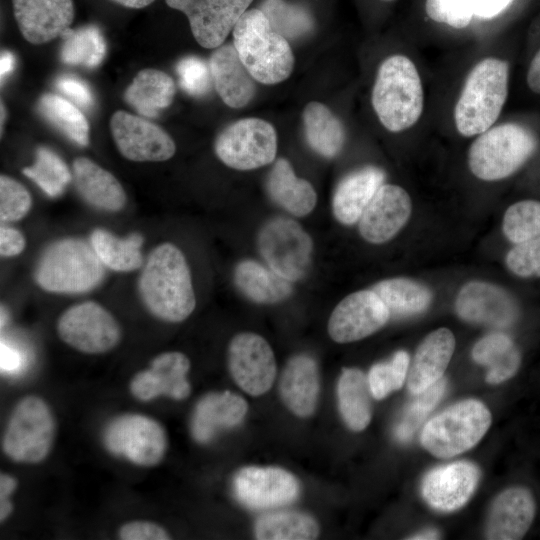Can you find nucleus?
Returning a JSON list of instances; mask_svg holds the SVG:
<instances>
[{"label": "nucleus", "mask_w": 540, "mask_h": 540, "mask_svg": "<svg viewBox=\"0 0 540 540\" xmlns=\"http://www.w3.org/2000/svg\"><path fill=\"white\" fill-rule=\"evenodd\" d=\"M102 442L116 457L145 468L162 462L168 449V436L155 418L128 412L113 417L104 427Z\"/></svg>", "instance_id": "nucleus-9"}, {"label": "nucleus", "mask_w": 540, "mask_h": 540, "mask_svg": "<svg viewBox=\"0 0 540 540\" xmlns=\"http://www.w3.org/2000/svg\"><path fill=\"white\" fill-rule=\"evenodd\" d=\"M266 185L271 199L295 216H305L315 208L317 195L314 187L297 177L286 159L280 158L275 162Z\"/></svg>", "instance_id": "nucleus-30"}, {"label": "nucleus", "mask_w": 540, "mask_h": 540, "mask_svg": "<svg viewBox=\"0 0 540 540\" xmlns=\"http://www.w3.org/2000/svg\"><path fill=\"white\" fill-rule=\"evenodd\" d=\"M15 66V57L12 52L4 50L1 52L0 57V77L1 82L8 77Z\"/></svg>", "instance_id": "nucleus-57"}, {"label": "nucleus", "mask_w": 540, "mask_h": 540, "mask_svg": "<svg viewBox=\"0 0 540 540\" xmlns=\"http://www.w3.org/2000/svg\"><path fill=\"white\" fill-rule=\"evenodd\" d=\"M258 249L268 266L289 281L301 279L311 262L313 242L294 220L276 217L258 233Z\"/></svg>", "instance_id": "nucleus-11"}, {"label": "nucleus", "mask_w": 540, "mask_h": 540, "mask_svg": "<svg viewBox=\"0 0 540 540\" xmlns=\"http://www.w3.org/2000/svg\"><path fill=\"white\" fill-rule=\"evenodd\" d=\"M143 236L131 233L118 237L105 229H95L90 235V244L105 267L116 272H130L143 264Z\"/></svg>", "instance_id": "nucleus-36"}, {"label": "nucleus", "mask_w": 540, "mask_h": 540, "mask_svg": "<svg viewBox=\"0 0 540 540\" xmlns=\"http://www.w3.org/2000/svg\"><path fill=\"white\" fill-rule=\"evenodd\" d=\"M371 103L386 130L399 133L416 126L425 106L424 82L416 62L402 53L386 57L376 73Z\"/></svg>", "instance_id": "nucleus-4"}, {"label": "nucleus", "mask_w": 540, "mask_h": 540, "mask_svg": "<svg viewBox=\"0 0 540 540\" xmlns=\"http://www.w3.org/2000/svg\"><path fill=\"white\" fill-rule=\"evenodd\" d=\"M491 421V413L482 402L464 400L431 418L422 429L420 442L436 457L456 456L474 447Z\"/></svg>", "instance_id": "nucleus-8"}, {"label": "nucleus", "mask_w": 540, "mask_h": 540, "mask_svg": "<svg viewBox=\"0 0 540 540\" xmlns=\"http://www.w3.org/2000/svg\"><path fill=\"white\" fill-rule=\"evenodd\" d=\"M440 538L439 533L436 530H424L422 532H419L412 537H409L408 539H414V540H427V539H438Z\"/></svg>", "instance_id": "nucleus-59"}, {"label": "nucleus", "mask_w": 540, "mask_h": 540, "mask_svg": "<svg viewBox=\"0 0 540 540\" xmlns=\"http://www.w3.org/2000/svg\"><path fill=\"white\" fill-rule=\"evenodd\" d=\"M214 87L231 108L247 105L255 95V79L241 61L233 44L215 48L209 58Z\"/></svg>", "instance_id": "nucleus-24"}, {"label": "nucleus", "mask_w": 540, "mask_h": 540, "mask_svg": "<svg viewBox=\"0 0 540 540\" xmlns=\"http://www.w3.org/2000/svg\"><path fill=\"white\" fill-rule=\"evenodd\" d=\"M40 114L62 134L80 146L89 143V123L80 108L70 100L46 93L38 101Z\"/></svg>", "instance_id": "nucleus-38"}, {"label": "nucleus", "mask_w": 540, "mask_h": 540, "mask_svg": "<svg viewBox=\"0 0 540 540\" xmlns=\"http://www.w3.org/2000/svg\"><path fill=\"white\" fill-rule=\"evenodd\" d=\"M385 177V172L375 166H366L346 175L338 183L333 195L332 210L335 218L344 225L358 222Z\"/></svg>", "instance_id": "nucleus-29"}, {"label": "nucleus", "mask_w": 540, "mask_h": 540, "mask_svg": "<svg viewBox=\"0 0 540 540\" xmlns=\"http://www.w3.org/2000/svg\"><path fill=\"white\" fill-rule=\"evenodd\" d=\"M299 488L291 473L276 467H245L234 478L237 498L253 509L287 505L296 500Z\"/></svg>", "instance_id": "nucleus-18"}, {"label": "nucleus", "mask_w": 540, "mask_h": 540, "mask_svg": "<svg viewBox=\"0 0 540 540\" xmlns=\"http://www.w3.org/2000/svg\"><path fill=\"white\" fill-rule=\"evenodd\" d=\"M232 31L233 45L257 82L276 84L290 76L294 56L288 40L272 28L260 9L247 10Z\"/></svg>", "instance_id": "nucleus-6"}, {"label": "nucleus", "mask_w": 540, "mask_h": 540, "mask_svg": "<svg viewBox=\"0 0 540 540\" xmlns=\"http://www.w3.org/2000/svg\"><path fill=\"white\" fill-rule=\"evenodd\" d=\"M111 1L127 8L140 9V8H144L150 5L155 0H111Z\"/></svg>", "instance_id": "nucleus-58"}, {"label": "nucleus", "mask_w": 540, "mask_h": 540, "mask_svg": "<svg viewBox=\"0 0 540 540\" xmlns=\"http://www.w3.org/2000/svg\"><path fill=\"white\" fill-rule=\"evenodd\" d=\"M502 230L514 244L540 236V201L525 199L510 205L503 217Z\"/></svg>", "instance_id": "nucleus-43"}, {"label": "nucleus", "mask_w": 540, "mask_h": 540, "mask_svg": "<svg viewBox=\"0 0 540 540\" xmlns=\"http://www.w3.org/2000/svg\"><path fill=\"white\" fill-rule=\"evenodd\" d=\"M536 504L525 487H511L494 500L486 524V538L518 540L528 532L535 517Z\"/></svg>", "instance_id": "nucleus-23"}, {"label": "nucleus", "mask_w": 540, "mask_h": 540, "mask_svg": "<svg viewBox=\"0 0 540 540\" xmlns=\"http://www.w3.org/2000/svg\"><path fill=\"white\" fill-rule=\"evenodd\" d=\"M475 362L488 367L486 381L502 383L513 377L521 364V354L513 340L506 334L496 332L481 338L472 349Z\"/></svg>", "instance_id": "nucleus-34"}, {"label": "nucleus", "mask_w": 540, "mask_h": 540, "mask_svg": "<svg viewBox=\"0 0 540 540\" xmlns=\"http://www.w3.org/2000/svg\"><path fill=\"white\" fill-rule=\"evenodd\" d=\"M513 0H473L474 16L492 19L502 13Z\"/></svg>", "instance_id": "nucleus-55"}, {"label": "nucleus", "mask_w": 540, "mask_h": 540, "mask_svg": "<svg viewBox=\"0 0 540 540\" xmlns=\"http://www.w3.org/2000/svg\"><path fill=\"white\" fill-rule=\"evenodd\" d=\"M118 537L122 540H167L171 538L163 526L144 520L124 523L118 530Z\"/></svg>", "instance_id": "nucleus-51"}, {"label": "nucleus", "mask_w": 540, "mask_h": 540, "mask_svg": "<svg viewBox=\"0 0 540 540\" xmlns=\"http://www.w3.org/2000/svg\"><path fill=\"white\" fill-rule=\"evenodd\" d=\"M512 64L503 55H486L468 70L452 111L462 137L474 138L496 124L507 102Z\"/></svg>", "instance_id": "nucleus-2"}, {"label": "nucleus", "mask_w": 540, "mask_h": 540, "mask_svg": "<svg viewBox=\"0 0 540 540\" xmlns=\"http://www.w3.org/2000/svg\"><path fill=\"white\" fill-rule=\"evenodd\" d=\"M307 143L318 154L335 157L343 148L345 129L340 119L324 104L309 102L303 111Z\"/></svg>", "instance_id": "nucleus-35"}, {"label": "nucleus", "mask_w": 540, "mask_h": 540, "mask_svg": "<svg viewBox=\"0 0 540 540\" xmlns=\"http://www.w3.org/2000/svg\"><path fill=\"white\" fill-rule=\"evenodd\" d=\"M409 365V354L400 350L388 362L372 366L367 377L373 397L380 400L400 389L407 378Z\"/></svg>", "instance_id": "nucleus-45"}, {"label": "nucleus", "mask_w": 540, "mask_h": 540, "mask_svg": "<svg viewBox=\"0 0 540 540\" xmlns=\"http://www.w3.org/2000/svg\"><path fill=\"white\" fill-rule=\"evenodd\" d=\"M26 247L24 235L16 228L4 225L0 228V254L2 257L17 256Z\"/></svg>", "instance_id": "nucleus-53"}, {"label": "nucleus", "mask_w": 540, "mask_h": 540, "mask_svg": "<svg viewBox=\"0 0 540 540\" xmlns=\"http://www.w3.org/2000/svg\"><path fill=\"white\" fill-rule=\"evenodd\" d=\"M60 59L68 65L95 68L103 61L107 45L101 30L95 25L68 28L62 35Z\"/></svg>", "instance_id": "nucleus-39"}, {"label": "nucleus", "mask_w": 540, "mask_h": 540, "mask_svg": "<svg viewBox=\"0 0 540 540\" xmlns=\"http://www.w3.org/2000/svg\"><path fill=\"white\" fill-rule=\"evenodd\" d=\"M260 10L272 28L288 41L308 35L314 27L311 14L300 5L284 0H264Z\"/></svg>", "instance_id": "nucleus-42"}, {"label": "nucleus", "mask_w": 540, "mask_h": 540, "mask_svg": "<svg viewBox=\"0 0 540 540\" xmlns=\"http://www.w3.org/2000/svg\"><path fill=\"white\" fill-rule=\"evenodd\" d=\"M539 146L540 119L536 115L497 122L474 137L468 150V167L480 180H502L518 172Z\"/></svg>", "instance_id": "nucleus-3"}, {"label": "nucleus", "mask_w": 540, "mask_h": 540, "mask_svg": "<svg viewBox=\"0 0 540 540\" xmlns=\"http://www.w3.org/2000/svg\"><path fill=\"white\" fill-rule=\"evenodd\" d=\"M176 72L181 88L192 96L205 95L213 82L209 63L198 56L190 55L180 59Z\"/></svg>", "instance_id": "nucleus-48"}, {"label": "nucleus", "mask_w": 540, "mask_h": 540, "mask_svg": "<svg viewBox=\"0 0 540 540\" xmlns=\"http://www.w3.org/2000/svg\"><path fill=\"white\" fill-rule=\"evenodd\" d=\"M20 365L19 353L8 347L3 342L1 343V367L4 370L12 371Z\"/></svg>", "instance_id": "nucleus-56"}, {"label": "nucleus", "mask_w": 540, "mask_h": 540, "mask_svg": "<svg viewBox=\"0 0 540 540\" xmlns=\"http://www.w3.org/2000/svg\"><path fill=\"white\" fill-rule=\"evenodd\" d=\"M506 266L520 278L540 277V236L512 247L506 255Z\"/></svg>", "instance_id": "nucleus-49"}, {"label": "nucleus", "mask_w": 540, "mask_h": 540, "mask_svg": "<svg viewBox=\"0 0 540 540\" xmlns=\"http://www.w3.org/2000/svg\"><path fill=\"white\" fill-rule=\"evenodd\" d=\"M189 370L190 361L185 354L178 351L160 353L151 360L149 367L131 378L130 393L142 402L160 396L174 400L186 399L191 393L187 379Z\"/></svg>", "instance_id": "nucleus-17"}, {"label": "nucleus", "mask_w": 540, "mask_h": 540, "mask_svg": "<svg viewBox=\"0 0 540 540\" xmlns=\"http://www.w3.org/2000/svg\"><path fill=\"white\" fill-rule=\"evenodd\" d=\"M59 338L72 349L90 355L113 350L121 341L122 329L112 313L95 301L67 308L58 318Z\"/></svg>", "instance_id": "nucleus-10"}, {"label": "nucleus", "mask_w": 540, "mask_h": 540, "mask_svg": "<svg viewBox=\"0 0 540 540\" xmlns=\"http://www.w3.org/2000/svg\"><path fill=\"white\" fill-rule=\"evenodd\" d=\"M247 409L246 401L230 391L208 393L195 406L191 434L197 442L207 443L221 430L239 425Z\"/></svg>", "instance_id": "nucleus-25"}, {"label": "nucleus", "mask_w": 540, "mask_h": 540, "mask_svg": "<svg viewBox=\"0 0 540 540\" xmlns=\"http://www.w3.org/2000/svg\"><path fill=\"white\" fill-rule=\"evenodd\" d=\"M56 433V417L48 402L38 395H27L9 415L2 451L13 462L39 464L51 453Z\"/></svg>", "instance_id": "nucleus-7"}, {"label": "nucleus", "mask_w": 540, "mask_h": 540, "mask_svg": "<svg viewBox=\"0 0 540 540\" xmlns=\"http://www.w3.org/2000/svg\"><path fill=\"white\" fill-rule=\"evenodd\" d=\"M105 277V265L91 244L79 238L50 243L40 254L34 269L37 285L51 293L79 294L98 287Z\"/></svg>", "instance_id": "nucleus-5"}, {"label": "nucleus", "mask_w": 540, "mask_h": 540, "mask_svg": "<svg viewBox=\"0 0 540 540\" xmlns=\"http://www.w3.org/2000/svg\"><path fill=\"white\" fill-rule=\"evenodd\" d=\"M175 90L174 81L168 74L147 68L137 73L123 97L138 114L154 118L172 103Z\"/></svg>", "instance_id": "nucleus-31"}, {"label": "nucleus", "mask_w": 540, "mask_h": 540, "mask_svg": "<svg viewBox=\"0 0 540 540\" xmlns=\"http://www.w3.org/2000/svg\"><path fill=\"white\" fill-rule=\"evenodd\" d=\"M234 282L248 299L260 304H273L288 298L292 293L291 281L271 268L254 260L239 262L234 270Z\"/></svg>", "instance_id": "nucleus-32"}, {"label": "nucleus", "mask_w": 540, "mask_h": 540, "mask_svg": "<svg viewBox=\"0 0 540 540\" xmlns=\"http://www.w3.org/2000/svg\"><path fill=\"white\" fill-rule=\"evenodd\" d=\"M411 212L412 201L407 191L401 186L383 183L359 219V232L369 243L387 242L405 226Z\"/></svg>", "instance_id": "nucleus-19"}, {"label": "nucleus", "mask_w": 540, "mask_h": 540, "mask_svg": "<svg viewBox=\"0 0 540 540\" xmlns=\"http://www.w3.org/2000/svg\"><path fill=\"white\" fill-rule=\"evenodd\" d=\"M188 18L195 40L204 48L221 46L253 0H165Z\"/></svg>", "instance_id": "nucleus-15"}, {"label": "nucleus", "mask_w": 540, "mask_h": 540, "mask_svg": "<svg viewBox=\"0 0 540 540\" xmlns=\"http://www.w3.org/2000/svg\"><path fill=\"white\" fill-rule=\"evenodd\" d=\"M389 317V310L372 289L357 291L334 308L328 333L338 343L358 341L382 328Z\"/></svg>", "instance_id": "nucleus-16"}, {"label": "nucleus", "mask_w": 540, "mask_h": 540, "mask_svg": "<svg viewBox=\"0 0 540 540\" xmlns=\"http://www.w3.org/2000/svg\"><path fill=\"white\" fill-rule=\"evenodd\" d=\"M524 82L528 92L540 97V37L528 43Z\"/></svg>", "instance_id": "nucleus-52"}, {"label": "nucleus", "mask_w": 540, "mask_h": 540, "mask_svg": "<svg viewBox=\"0 0 540 540\" xmlns=\"http://www.w3.org/2000/svg\"><path fill=\"white\" fill-rule=\"evenodd\" d=\"M49 197L60 196L73 179L66 163L53 150L39 147L34 163L22 170Z\"/></svg>", "instance_id": "nucleus-41"}, {"label": "nucleus", "mask_w": 540, "mask_h": 540, "mask_svg": "<svg viewBox=\"0 0 540 540\" xmlns=\"http://www.w3.org/2000/svg\"><path fill=\"white\" fill-rule=\"evenodd\" d=\"M340 414L353 431L364 430L371 420L373 397L368 377L359 369H343L337 386Z\"/></svg>", "instance_id": "nucleus-33"}, {"label": "nucleus", "mask_w": 540, "mask_h": 540, "mask_svg": "<svg viewBox=\"0 0 540 540\" xmlns=\"http://www.w3.org/2000/svg\"><path fill=\"white\" fill-rule=\"evenodd\" d=\"M137 289L146 310L164 322H182L196 306L186 257L170 242L152 249L140 272Z\"/></svg>", "instance_id": "nucleus-1"}, {"label": "nucleus", "mask_w": 540, "mask_h": 540, "mask_svg": "<svg viewBox=\"0 0 540 540\" xmlns=\"http://www.w3.org/2000/svg\"><path fill=\"white\" fill-rule=\"evenodd\" d=\"M12 7L22 36L32 44L61 36L75 15L73 0H12Z\"/></svg>", "instance_id": "nucleus-22"}, {"label": "nucleus", "mask_w": 540, "mask_h": 540, "mask_svg": "<svg viewBox=\"0 0 540 540\" xmlns=\"http://www.w3.org/2000/svg\"><path fill=\"white\" fill-rule=\"evenodd\" d=\"M228 368L236 384L246 393L259 396L273 385L276 361L272 348L260 335H235L228 346Z\"/></svg>", "instance_id": "nucleus-13"}, {"label": "nucleus", "mask_w": 540, "mask_h": 540, "mask_svg": "<svg viewBox=\"0 0 540 540\" xmlns=\"http://www.w3.org/2000/svg\"><path fill=\"white\" fill-rule=\"evenodd\" d=\"M318 534L315 519L299 512L268 513L255 523V536L260 540H311Z\"/></svg>", "instance_id": "nucleus-40"}, {"label": "nucleus", "mask_w": 540, "mask_h": 540, "mask_svg": "<svg viewBox=\"0 0 540 540\" xmlns=\"http://www.w3.org/2000/svg\"><path fill=\"white\" fill-rule=\"evenodd\" d=\"M319 372L313 358L300 354L292 357L284 367L279 390L287 408L299 417L315 411L319 395Z\"/></svg>", "instance_id": "nucleus-28"}, {"label": "nucleus", "mask_w": 540, "mask_h": 540, "mask_svg": "<svg viewBox=\"0 0 540 540\" xmlns=\"http://www.w3.org/2000/svg\"><path fill=\"white\" fill-rule=\"evenodd\" d=\"M32 198L27 188L17 180L0 176V220L15 222L24 218L30 211Z\"/></svg>", "instance_id": "nucleus-47"}, {"label": "nucleus", "mask_w": 540, "mask_h": 540, "mask_svg": "<svg viewBox=\"0 0 540 540\" xmlns=\"http://www.w3.org/2000/svg\"><path fill=\"white\" fill-rule=\"evenodd\" d=\"M455 338L447 328L429 333L418 346L409 365L407 385L413 394L420 393L440 380L452 358Z\"/></svg>", "instance_id": "nucleus-27"}, {"label": "nucleus", "mask_w": 540, "mask_h": 540, "mask_svg": "<svg viewBox=\"0 0 540 540\" xmlns=\"http://www.w3.org/2000/svg\"><path fill=\"white\" fill-rule=\"evenodd\" d=\"M446 385V380L442 377L426 390L414 394L415 398L408 404L401 421L395 428V436L399 441L404 442L411 439L414 432L444 395Z\"/></svg>", "instance_id": "nucleus-44"}, {"label": "nucleus", "mask_w": 540, "mask_h": 540, "mask_svg": "<svg viewBox=\"0 0 540 540\" xmlns=\"http://www.w3.org/2000/svg\"><path fill=\"white\" fill-rule=\"evenodd\" d=\"M55 86L79 108L90 109L94 104L89 85L74 75H61L56 79Z\"/></svg>", "instance_id": "nucleus-50"}, {"label": "nucleus", "mask_w": 540, "mask_h": 540, "mask_svg": "<svg viewBox=\"0 0 540 540\" xmlns=\"http://www.w3.org/2000/svg\"><path fill=\"white\" fill-rule=\"evenodd\" d=\"M18 487V480L8 474H0V521H6L13 512L14 506L11 497Z\"/></svg>", "instance_id": "nucleus-54"}, {"label": "nucleus", "mask_w": 540, "mask_h": 540, "mask_svg": "<svg viewBox=\"0 0 540 540\" xmlns=\"http://www.w3.org/2000/svg\"><path fill=\"white\" fill-rule=\"evenodd\" d=\"M110 130L123 157L135 162H161L170 159L176 146L160 126L126 111H116Z\"/></svg>", "instance_id": "nucleus-14"}, {"label": "nucleus", "mask_w": 540, "mask_h": 540, "mask_svg": "<svg viewBox=\"0 0 540 540\" xmlns=\"http://www.w3.org/2000/svg\"><path fill=\"white\" fill-rule=\"evenodd\" d=\"M218 158L236 170H252L274 161L277 136L274 127L259 118H244L228 125L214 144Z\"/></svg>", "instance_id": "nucleus-12"}, {"label": "nucleus", "mask_w": 540, "mask_h": 540, "mask_svg": "<svg viewBox=\"0 0 540 540\" xmlns=\"http://www.w3.org/2000/svg\"><path fill=\"white\" fill-rule=\"evenodd\" d=\"M479 478L477 466L467 461L440 466L424 476L421 484L422 496L432 508L451 512L468 502Z\"/></svg>", "instance_id": "nucleus-21"}, {"label": "nucleus", "mask_w": 540, "mask_h": 540, "mask_svg": "<svg viewBox=\"0 0 540 540\" xmlns=\"http://www.w3.org/2000/svg\"><path fill=\"white\" fill-rule=\"evenodd\" d=\"M3 119H5V109L3 103L1 102V131H3Z\"/></svg>", "instance_id": "nucleus-60"}, {"label": "nucleus", "mask_w": 540, "mask_h": 540, "mask_svg": "<svg viewBox=\"0 0 540 540\" xmlns=\"http://www.w3.org/2000/svg\"><path fill=\"white\" fill-rule=\"evenodd\" d=\"M427 16L452 29L467 28L474 17L473 0H426Z\"/></svg>", "instance_id": "nucleus-46"}, {"label": "nucleus", "mask_w": 540, "mask_h": 540, "mask_svg": "<svg viewBox=\"0 0 540 540\" xmlns=\"http://www.w3.org/2000/svg\"><path fill=\"white\" fill-rule=\"evenodd\" d=\"M457 315L464 321L507 327L517 318L518 308L503 288L484 281H471L459 290L455 300Z\"/></svg>", "instance_id": "nucleus-20"}, {"label": "nucleus", "mask_w": 540, "mask_h": 540, "mask_svg": "<svg viewBox=\"0 0 540 540\" xmlns=\"http://www.w3.org/2000/svg\"><path fill=\"white\" fill-rule=\"evenodd\" d=\"M72 175L80 197L94 209L115 213L126 204L127 196L118 179L86 157L74 159Z\"/></svg>", "instance_id": "nucleus-26"}, {"label": "nucleus", "mask_w": 540, "mask_h": 540, "mask_svg": "<svg viewBox=\"0 0 540 540\" xmlns=\"http://www.w3.org/2000/svg\"><path fill=\"white\" fill-rule=\"evenodd\" d=\"M371 289L395 316L420 314L432 301V293L425 285L407 278L382 280Z\"/></svg>", "instance_id": "nucleus-37"}]
</instances>
